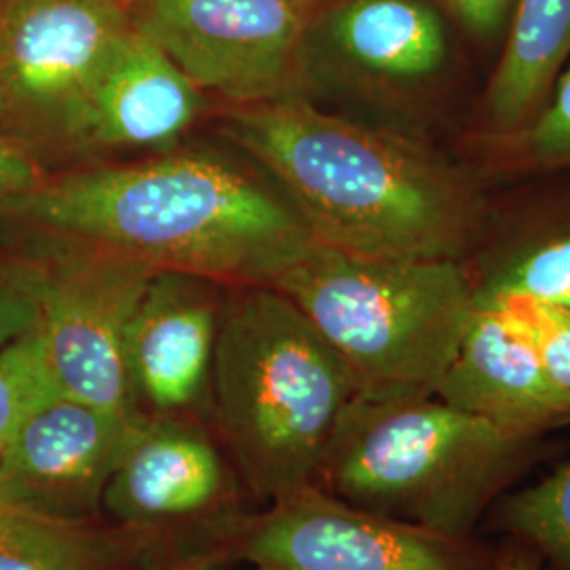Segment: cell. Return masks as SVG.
<instances>
[{
	"mask_svg": "<svg viewBox=\"0 0 570 570\" xmlns=\"http://www.w3.org/2000/svg\"><path fill=\"white\" fill-rule=\"evenodd\" d=\"M0 216L216 284L273 285L315 244L277 184L209 153L42 180L0 202Z\"/></svg>",
	"mask_w": 570,
	"mask_h": 570,
	"instance_id": "obj_1",
	"label": "cell"
},
{
	"mask_svg": "<svg viewBox=\"0 0 570 570\" xmlns=\"http://www.w3.org/2000/svg\"><path fill=\"white\" fill-rule=\"evenodd\" d=\"M223 131L265 167L315 244L372 258L459 261L482 204L468 178L402 134L305 96L235 106Z\"/></svg>",
	"mask_w": 570,
	"mask_h": 570,
	"instance_id": "obj_2",
	"label": "cell"
},
{
	"mask_svg": "<svg viewBox=\"0 0 570 570\" xmlns=\"http://www.w3.org/2000/svg\"><path fill=\"white\" fill-rule=\"evenodd\" d=\"M209 383L247 489L273 503L317 482L355 383L336 348L284 292L239 285L226 301Z\"/></svg>",
	"mask_w": 570,
	"mask_h": 570,
	"instance_id": "obj_3",
	"label": "cell"
},
{
	"mask_svg": "<svg viewBox=\"0 0 570 570\" xmlns=\"http://www.w3.org/2000/svg\"><path fill=\"white\" fill-rule=\"evenodd\" d=\"M529 442L435 395H353L317 478L351 505L459 541Z\"/></svg>",
	"mask_w": 570,
	"mask_h": 570,
	"instance_id": "obj_4",
	"label": "cell"
},
{
	"mask_svg": "<svg viewBox=\"0 0 570 570\" xmlns=\"http://www.w3.org/2000/svg\"><path fill=\"white\" fill-rule=\"evenodd\" d=\"M343 357L355 395L428 397L475 308L459 261L372 258L313 244L273 284Z\"/></svg>",
	"mask_w": 570,
	"mask_h": 570,
	"instance_id": "obj_5",
	"label": "cell"
},
{
	"mask_svg": "<svg viewBox=\"0 0 570 570\" xmlns=\"http://www.w3.org/2000/svg\"><path fill=\"white\" fill-rule=\"evenodd\" d=\"M37 271L39 327L61 395L136 416L125 367V334L155 273L121 252L41 235Z\"/></svg>",
	"mask_w": 570,
	"mask_h": 570,
	"instance_id": "obj_6",
	"label": "cell"
},
{
	"mask_svg": "<svg viewBox=\"0 0 570 570\" xmlns=\"http://www.w3.org/2000/svg\"><path fill=\"white\" fill-rule=\"evenodd\" d=\"M129 28V0H2L4 125L79 148L91 87Z\"/></svg>",
	"mask_w": 570,
	"mask_h": 570,
	"instance_id": "obj_7",
	"label": "cell"
},
{
	"mask_svg": "<svg viewBox=\"0 0 570 570\" xmlns=\"http://www.w3.org/2000/svg\"><path fill=\"white\" fill-rule=\"evenodd\" d=\"M129 16L202 91L235 106L298 94L313 13L296 0H129Z\"/></svg>",
	"mask_w": 570,
	"mask_h": 570,
	"instance_id": "obj_8",
	"label": "cell"
},
{
	"mask_svg": "<svg viewBox=\"0 0 570 570\" xmlns=\"http://www.w3.org/2000/svg\"><path fill=\"white\" fill-rule=\"evenodd\" d=\"M244 556L265 570H465L456 541L362 510L317 482L273 501Z\"/></svg>",
	"mask_w": 570,
	"mask_h": 570,
	"instance_id": "obj_9",
	"label": "cell"
},
{
	"mask_svg": "<svg viewBox=\"0 0 570 570\" xmlns=\"http://www.w3.org/2000/svg\"><path fill=\"white\" fill-rule=\"evenodd\" d=\"M452 60L449 16L433 0H338L315 11L301 79L367 91H416Z\"/></svg>",
	"mask_w": 570,
	"mask_h": 570,
	"instance_id": "obj_10",
	"label": "cell"
},
{
	"mask_svg": "<svg viewBox=\"0 0 570 570\" xmlns=\"http://www.w3.org/2000/svg\"><path fill=\"white\" fill-rule=\"evenodd\" d=\"M140 419L56 395L0 452V501L89 522Z\"/></svg>",
	"mask_w": 570,
	"mask_h": 570,
	"instance_id": "obj_11",
	"label": "cell"
},
{
	"mask_svg": "<svg viewBox=\"0 0 570 570\" xmlns=\"http://www.w3.org/2000/svg\"><path fill=\"white\" fill-rule=\"evenodd\" d=\"M216 282L159 271L125 334V367L134 395L157 412H176L204 397L220 322Z\"/></svg>",
	"mask_w": 570,
	"mask_h": 570,
	"instance_id": "obj_12",
	"label": "cell"
},
{
	"mask_svg": "<svg viewBox=\"0 0 570 570\" xmlns=\"http://www.w3.org/2000/svg\"><path fill=\"white\" fill-rule=\"evenodd\" d=\"M435 397L527 440L570 421V402L551 385L529 338L503 311L480 303Z\"/></svg>",
	"mask_w": 570,
	"mask_h": 570,
	"instance_id": "obj_13",
	"label": "cell"
},
{
	"mask_svg": "<svg viewBox=\"0 0 570 570\" xmlns=\"http://www.w3.org/2000/svg\"><path fill=\"white\" fill-rule=\"evenodd\" d=\"M202 94L155 42L131 26L91 87L81 146L153 148L176 142L199 119Z\"/></svg>",
	"mask_w": 570,
	"mask_h": 570,
	"instance_id": "obj_14",
	"label": "cell"
},
{
	"mask_svg": "<svg viewBox=\"0 0 570 570\" xmlns=\"http://www.w3.org/2000/svg\"><path fill=\"white\" fill-rule=\"evenodd\" d=\"M225 489L223 459L204 433L142 416L106 484L102 505L125 527L148 529L202 515Z\"/></svg>",
	"mask_w": 570,
	"mask_h": 570,
	"instance_id": "obj_15",
	"label": "cell"
},
{
	"mask_svg": "<svg viewBox=\"0 0 570 570\" xmlns=\"http://www.w3.org/2000/svg\"><path fill=\"white\" fill-rule=\"evenodd\" d=\"M505 49L487 91V115L511 136L543 108L570 60V0H515Z\"/></svg>",
	"mask_w": 570,
	"mask_h": 570,
	"instance_id": "obj_16",
	"label": "cell"
},
{
	"mask_svg": "<svg viewBox=\"0 0 570 570\" xmlns=\"http://www.w3.org/2000/svg\"><path fill=\"white\" fill-rule=\"evenodd\" d=\"M127 548L91 522H66L0 501V570H119Z\"/></svg>",
	"mask_w": 570,
	"mask_h": 570,
	"instance_id": "obj_17",
	"label": "cell"
},
{
	"mask_svg": "<svg viewBox=\"0 0 570 570\" xmlns=\"http://www.w3.org/2000/svg\"><path fill=\"white\" fill-rule=\"evenodd\" d=\"M56 395L60 389L49 366L41 327L0 346V452Z\"/></svg>",
	"mask_w": 570,
	"mask_h": 570,
	"instance_id": "obj_18",
	"label": "cell"
},
{
	"mask_svg": "<svg viewBox=\"0 0 570 570\" xmlns=\"http://www.w3.org/2000/svg\"><path fill=\"white\" fill-rule=\"evenodd\" d=\"M529 298L570 308V233L530 245L475 285V301Z\"/></svg>",
	"mask_w": 570,
	"mask_h": 570,
	"instance_id": "obj_19",
	"label": "cell"
},
{
	"mask_svg": "<svg viewBox=\"0 0 570 570\" xmlns=\"http://www.w3.org/2000/svg\"><path fill=\"white\" fill-rule=\"evenodd\" d=\"M503 520L570 570V463L534 489L511 497Z\"/></svg>",
	"mask_w": 570,
	"mask_h": 570,
	"instance_id": "obj_20",
	"label": "cell"
},
{
	"mask_svg": "<svg viewBox=\"0 0 570 570\" xmlns=\"http://www.w3.org/2000/svg\"><path fill=\"white\" fill-rule=\"evenodd\" d=\"M497 306L510 317L537 351L551 385L570 402V308L543 305L529 298L475 301Z\"/></svg>",
	"mask_w": 570,
	"mask_h": 570,
	"instance_id": "obj_21",
	"label": "cell"
},
{
	"mask_svg": "<svg viewBox=\"0 0 570 570\" xmlns=\"http://www.w3.org/2000/svg\"><path fill=\"white\" fill-rule=\"evenodd\" d=\"M522 161L532 165H570V60L551 87L543 108L520 131L505 136Z\"/></svg>",
	"mask_w": 570,
	"mask_h": 570,
	"instance_id": "obj_22",
	"label": "cell"
},
{
	"mask_svg": "<svg viewBox=\"0 0 570 570\" xmlns=\"http://www.w3.org/2000/svg\"><path fill=\"white\" fill-rule=\"evenodd\" d=\"M39 326L37 271L30 258L0 256V346Z\"/></svg>",
	"mask_w": 570,
	"mask_h": 570,
	"instance_id": "obj_23",
	"label": "cell"
},
{
	"mask_svg": "<svg viewBox=\"0 0 570 570\" xmlns=\"http://www.w3.org/2000/svg\"><path fill=\"white\" fill-rule=\"evenodd\" d=\"M449 18L480 39L508 30L515 0H433Z\"/></svg>",
	"mask_w": 570,
	"mask_h": 570,
	"instance_id": "obj_24",
	"label": "cell"
},
{
	"mask_svg": "<svg viewBox=\"0 0 570 570\" xmlns=\"http://www.w3.org/2000/svg\"><path fill=\"white\" fill-rule=\"evenodd\" d=\"M41 183L39 167L20 144L0 134V202L28 193Z\"/></svg>",
	"mask_w": 570,
	"mask_h": 570,
	"instance_id": "obj_25",
	"label": "cell"
},
{
	"mask_svg": "<svg viewBox=\"0 0 570 570\" xmlns=\"http://www.w3.org/2000/svg\"><path fill=\"white\" fill-rule=\"evenodd\" d=\"M497 570H537V564H534V560H532L530 556H524V553H511V556L503 558V560L499 562Z\"/></svg>",
	"mask_w": 570,
	"mask_h": 570,
	"instance_id": "obj_26",
	"label": "cell"
},
{
	"mask_svg": "<svg viewBox=\"0 0 570 570\" xmlns=\"http://www.w3.org/2000/svg\"><path fill=\"white\" fill-rule=\"evenodd\" d=\"M296 2H301L311 13H315V11L324 9L327 4H334V2H338V0H296Z\"/></svg>",
	"mask_w": 570,
	"mask_h": 570,
	"instance_id": "obj_27",
	"label": "cell"
},
{
	"mask_svg": "<svg viewBox=\"0 0 570 570\" xmlns=\"http://www.w3.org/2000/svg\"><path fill=\"white\" fill-rule=\"evenodd\" d=\"M4 121H7V108H4V98L0 91V125H4Z\"/></svg>",
	"mask_w": 570,
	"mask_h": 570,
	"instance_id": "obj_28",
	"label": "cell"
},
{
	"mask_svg": "<svg viewBox=\"0 0 570 570\" xmlns=\"http://www.w3.org/2000/svg\"><path fill=\"white\" fill-rule=\"evenodd\" d=\"M183 570H214V569H207V567H193V569H183ZM254 570H265V569H258V567H254Z\"/></svg>",
	"mask_w": 570,
	"mask_h": 570,
	"instance_id": "obj_29",
	"label": "cell"
},
{
	"mask_svg": "<svg viewBox=\"0 0 570 570\" xmlns=\"http://www.w3.org/2000/svg\"><path fill=\"white\" fill-rule=\"evenodd\" d=\"M0 2H2V0H0Z\"/></svg>",
	"mask_w": 570,
	"mask_h": 570,
	"instance_id": "obj_30",
	"label": "cell"
},
{
	"mask_svg": "<svg viewBox=\"0 0 570 570\" xmlns=\"http://www.w3.org/2000/svg\"><path fill=\"white\" fill-rule=\"evenodd\" d=\"M180 570H183V569H180Z\"/></svg>",
	"mask_w": 570,
	"mask_h": 570,
	"instance_id": "obj_31",
	"label": "cell"
}]
</instances>
